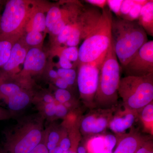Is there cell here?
<instances>
[{"instance_id":"44","label":"cell","mask_w":153,"mask_h":153,"mask_svg":"<svg viewBox=\"0 0 153 153\" xmlns=\"http://www.w3.org/2000/svg\"><path fill=\"white\" fill-rule=\"evenodd\" d=\"M148 1H146V0H139V1H134V2L135 3V4H138L140 5L143 6L145 4H146L147 2Z\"/></svg>"},{"instance_id":"46","label":"cell","mask_w":153,"mask_h":153,"mask_svg":"<svg viewBox=\"0 0 153 153\" xmlns=\"http://www.w3.org/2000/svg\"><path fill=\"white\" fill-rule=\"evenodd\" d=\"M63 151L59 146L56 147V153H63Z\"/></svg>"},{"instance_id":"19","label":"cell","mask_w":153,"mask_h":153,"mask_svg":"<svg viewBox=\"0 0 153 153\" xmlns=\"http://www.w3.org/2000/svg\"><path fill=\"white\" fill-rule=\"evenodd\" d=\"M141 118L146 126L148 128L152 127L153 121V102L145 106L142 109Z\"/></svg>"},{"instance_id":"47","label":"cell","mask_w":153,"mask_h":153,"mask_svg":"<svg viewBox=\"0 0 153 153\" xmlns=\"http://www.w3.org/2000/svg\"><path fill=\"white\" fill-rule=\"evenodd\" d=\"M100 153H113L112 151L110 150L107 149H105L102 152Z\"/></svg>"},{"instance_id":"40","label":"cell","mask_w":153,"mask_h":153,"mask_svg":"<svg viewBox=\"0 0 153 153\" xmlns=\"http://www.w3.org/2000/svg\"><path fill=\"white\" fill-rule=\"evenodd\" d=\"M150 151L147 147L143 146L139 148L135 153H149Z\"/></svg>"},{"instance_id":"12","label":"cell","mask_w":153,"mask_h":153,"mask_svg":"<svg viewBox=\"0 0 153 153\" xmlns=\"http://www.w3.org/2000/svg\"><path fill=\"white\" fill-rule=\"evenodd\" d=\"M108 125V120L103 117H97L89 115L83 119L81 123L83 131L87 133H100L104 130Z\"/></svg>"},{"instance_id":"28","label":"cell","mask_w":153,"mask_h":153,"mask_svg":"<svg viewBox=\"0 0 153 153\" xmlns=\"http://www.w3.org/2000/svg\"><path fill=\"white\" fill-rule=\"evenodd\" d=\"M123 0H108L107 6L110 10L114 13L117 17H120L121 6Z\"/></svg>"},{"instance_id":"14","label":"cell","mask_w":153,"mask_h":153,"mask_svg":"<svg viewBox=\"0 0 153 153\" xmlns=\"http://www.w3.org/2000/svg\"><path fill=\"white\" fill-rule=\"evenodd\" d=\"M138 22L147 34L153 36V1H148L143 6Z\"/></svg>"},{"instance_id":"39","label":"cell","mask_w":153,"mask_h":153,"mask_svg":"<svg viewBox=\"0 0 153 153\" xmlns=\"http://www.w3.org/2000/svg\"><path fill=\"white\" fill-rule=\"evenodd\" d=\"M44 101L47 103L55 102V100L52 96L49 94H46L44 96Z\"/></svg>"},{"instance_id":"26","label":"cell","mask_w":153,"mask_h":153,"mask_svg":"<svg viewBox=\"0 0 153 153\" xmlns=\"http://www.w3.org/2000/svg\"><path fill=\"white\" fill-rule=\"evenodd\" d=\"M71 98V94L66 89L58 88L55 92V100L61 104L66 103Z\"/></svg>"},{"instance_id":"37","label":"cell","mask_w":153,"mask_h":153,"mask_svg":"<svg viewBox=\"0 0 153 153\" xmlns=\"http://www.w3.org/2000/svg\"><path fill=\"white\" fill-rule=\"evenodd\" d=\"M59 140L60 136L56 132L52 131L49 134L48 137V142L52 143L57 145Z\"/></svg>"},{"instance_id":"18","label":"cell","mask_w":153,"mask_h":153,"mask_svg":"<svg viewBox=\"0 0 153 153\" xmlns=\"http://www.w3.org/2000/svg\"><path fill=\"white\" fill-rule=\"evenodd\" d=\"M12 43L7 40H0V67L7 63L10 56Z\"/></svg>"},{"instance_id":"35","label":"cell","mask_w":153,"mask_h":153,"mask_svg":"<svg viewBox=\"0 0 153 153\" xmlns=\"http://www.w3.org/2000/svg\"><path fill=\"white\" fill-rule=\"evenodd\" d=\"M29 153H49L46 145L43 143H40L36 148Z\"/></svg>"},{"instance_id":"24","label":"cell","mask_w":153,"mask_h":153,"mask_svg":"<svg viewBox=\"0 0 153 153\" xmlns=\"http://www.w3.org/2000/svg\"><path fill=\"white\" fill-rule=\"evenodd\" d=\"M61 55L71 62H75L79 60V49L76 47H67L62 50Z\"/></svg>"},{"instance_id":"50","label":"cell","mask_w":153,"mask_h":153,"mask_svg":"<svg viewBox=\"0 0 153 153\" xmlns=\"http://www.w3.org/2000/svg\"><path fill=\"white\" fill-rule=\"evenodd\" d=\"M149 153H153L152 152V151H150L149 152Z\"/></svg>"},{"instance_id":"36","label":"cell","mask_w":153,"mask_h":153,"mask_svg":"<svg viewBox=\"0 0 153 153\" xmlns=\"http://www.w3.org/2000/svg\"><path fill=\"white\" fill-rule=\"evenodd\" d=\"M71 144L70 140L68 138H65L60 142L59 147L63 151L66 152L71 147Z\"/></svg>"},{"instance_id":"15","label":"cell","mask_w":153,"mask_h":153,"mask_svg":"<svg viewBox=\"0 0 153 153\" xmlns=\"http://www.w3.org/2000/svg\"><path fill=\"white\" fill-rule=\"evenodd\" d=\"M135 120V116L131 113L127 114L123 117L114 118L110 123V128L115 132H123L132 126Z\"/></svg>"},{"instance_id":"10","label":"cell","mask_w":153,"mask_h":153,"mask_svg":"<svg viewBox=\"0 0 153 153\" xmlns=\"http://www.w3.org/2000/svg\"><path fill=\"white\" fill-rule=\"evenodd\" d=\"M46 55L43 51L37 48H32L27 52L24 62V68L27 71H41L46 63Z\"/></svg>"},{"instance_id":"49","label":"cell","mask_w":153,"mask_h":153,"mask_svg":"<svg viewBox=\"0 0 153 153\" xmlns=\"http://www.w3.org/2000/svg\"><path fill=\"white\" fill-rule=\"evenodd\" d=\"M49 153H56V148L49 150Z\"/></svg>"},{"instance_id":"48","label":"cell","mask_w":153,"mask_h":153,"mask_svg":"<svg viewBox=\"0 0 153 153\" xmlns=\"http://www.w3.org/2000/svg\"><path fill=\"white\" fill-rule=\"evenodd\" d=\"M63 153H76V152H74V151L71 150H68L66 152H63Z\"/></svg>"},{"instance_id":"38","label":"cell","mask_w":153,"mask_h":153,"mask_svg":"<svg viewBox=\"0 0 153 153\" xmlns=\"http://www.w3.org/2000/svg\"><path fill=\"white\" fill-rule=\"evenodd\" d=\"M55 84L56 86L60 89H66L68 85L65 80L60 77L57 78L55 82Z\"/></svg>"},{"instance_id":"2","label":"cell","mask_w":153,"mask_h":153,"mask_svg":"<svg viewBox=\"0 0 153 153\" xmlns=\"http://www.w3.org/2000/svg\"><path fill=\"white\" fill-rule=\"evenodd\" d=\"M112 17L106 6L95 27L78 49L80 63L102 64L111 42Z\"/></svg>"},{"instance_id":"13","label":"cell","mask_w":153,"mask_h":153,"mask_svg":"<svg viewBox=\"0 0 153 153\" xmlns=\"http://www.w3.org/2000/svg\"><path fill=\"white\" fill-rule=\"evenodd\" d=\"M27 52L19 43H16L12 47L10 56L7 63L3 66L4 71H10L24 63Z\"/></svg>"},{"instance_id":"4","label":"cell","mask_w":153,"mask_h":153,"mask_svg":"<svg viewBox=\"0 0 153 153\" xmlns=\"http://www.w3.org/2000/svg\"><path fill=\"white\" fill-rule=\"evenodd\" d=\"M118 94L125 106L133 111L140 110L153 100V74L144 76H126L120 79Z\"/></svg>"},{"instance_id":"32","label":"cell","mask_w":153,"mask_h":153,"mask_svg":"<svg viewBox=\"0 0 153 153\" xmlns=\"http://www.w3.org/2000/svg\"><path fill=\"white\" fill-rule=\"evenodd\" d=\"M85 2L99 8L104 9L107 6L106 0H86Z\"/></svg>"},{"instance_id":"31","label":"cell","mask_w":153,"mask_h":153,"mask_svg":"<svg viewBox=\"0 0 153 153\" xmlns=\"http://www.w3.org/2000/svg\"><path fill=\"white\" fill-rule=\"evenodd\" d=\"M59 63L60 68L64 69H71L73 67V64L71 62L62 55H60Z\"/></svg>"},{"instance_id":"21","label":"cell","mask_w":153,"mask_h":153,"mask_svg":"<svg viewBox=\"0 0 153 153\" xmlns=\"http://www.w3.org/2000/svg\"><path fill=\"white\" fill-rule=\"evenodd\" d=\"M57 71L58 76L65 80L68 85L74 84L76 76V72L74 69L60 68Z\"/></svg>"},{"instance_id":"43","label":"cell","mask_w":153,"mask_h":153,"mask_svg":"<svg viewBox=\"0 0 153 153\" xmlns=\"http://www.w3.org/2000/svg\"><path fill=\"white\" fill-rule=\"evenodd\" d=\"M5 118H7V115L4 112V111L0 108V120L4 119Z\"/></svg>"},{"instance_id":"30","label":"cell","mask_w":153,"mask_h":153,"mask_svg":"<svg viewBox=\"0 0 153 153\" xmlns=\"http://www.w3.org/2000/svg\"><path fill=\"white\" fill-rule=\"evenodd\" d=\"M105 149L112 151L117 143V139L112 134H108L104 138Z\"/></svg>"},{"instance_id":"1","label":"cell","mask_w":153,"mask_h":153,"mask_svg":"<svg viewBox=\"0 0 153 153\" xmlns=\"http://www.w3.org/2000/svg\"><path fill=\"white\" fill-rule=\"evenodd\" d=\"M111 33L115 52L122 67L149 41L147 34L138 21L113 16Z\"/></svg>"},{"instance_id":"27","label":"cell","mask_w":153,"mask_h":153,"mask_svg":"<svg viewBox=\"0 0 153 153\" xmlns=\"http://www.w3.org/2000/svg\"><path fill=\"white\" fill-rule=\"evenodd\" d=\"M142 7V6L134 3V4L124 19L130 21H138Z\"/></svg>"},{"instance_id":"3","label":"cell","mask_w":153,"mask_h":153,"mask_svg":"<svg viewBox=\"0 0 153 153\" xmlns=\"http://www.w3.org/2000/svg\"><path fill=\"white\" fill-rule=\"evenodd\" d=\"M121 67L111 40L100 70L98 87L94 99L95 104L110 106L117 101Z\"/></svg>"},{"instance_id":"8","label":"cell","mask_w":153,"mask_h":153,"mask_svg":"<svg viewBox=\"0 0 153 153\" xmlns=\"http://www.w3.org/2000/svg\"><path fill=\"white\" fill-rule=\"evenodd\" d=\"M102 64L80 63L77 81L80 97L87 104L94 102Z\"/></svg>"},{"instance_id":"33","label":"cell","mask_w":153,"mask_h":153,"mask_svg":"<svg viewBox=\"0 0 153 153\" xmlns=\"http://www.w3.org/2000/svg\"><path fill=\"white\" fill-rule=\"evenodd\" d=\"M56 106L55 102L47 103L44 108V111L46 114L49 117H52L55 115Z\"/></svg>"},{"instance_id":"34","label":"cell","mask_w":153,"mask_h":153,"mask_svg":"<svg viewBox=\"0 0 153 153\" xmlns=\"http://www.w3.org/2000/svg\"><path fill=\"white\" fill-rule=\"evenodd\" d=\"M67 113V109L66 107L62 104L57 105L56 106L55 115L58 117H63Z\"/></svg>"},{"instance_id":"17","label":"cell","mask_w":153,"mask_h":153,"mask_svg":"<svg viewBox=\"0 0 153 153\" xmlns=\"http://www.w3.org/2000/svg\"><path fill=\"white\" fill-rule=\"evenodd\" d=\"M64 15V10L60 9L57 6L52 7L47 13L46 16V27L49 31L63 18Z\"/></svg>"},{"instance_id":"25","label":"cell","mask_w":153,"mask_h":153,"mask_svg":"<svg viewBox=\"0 0 153 153\" xmlns=\"http://www.w3.org/2000/svg\"><path fill=\"white\" fill-rule=\"evenodd\" d=\"M73 24L70 23L66 25L57 35V41L59 44H66L71 34Z\"/></svg>"},{"instance_id":"9","label":"cell","mask_w":153,"mask_h":153,"mask_svg":"<svg viewBox=\"0 0 153 153\" xmlns=\"http://www.w3.org/2000/svg\"><path fill=\"white\" fill-rule=\"evenodd\" d=\"M126 76H144L153 74V41L140 48L131 60L122 67Z\"/></svg>"},{"instance_id":"42","label":"cell","mask_w":153,"mask_h":153,"mask_svg":"<svg viewBox=\"0 0 153 153\" xmlns=\"http://www.w3.org/2000/svg\"><path fill=\"white\" fill-rule=\"evenodd\" d=\"M46 146H47V149H48V150H50L55 149V148L57 146V145L52 143L48 142L47 145H46Z\"/></svg>"},{"instance_id":"6","label":"cell","mask_w":153,"mask_h":153,"mask_svg":"<svg viewBox=\"0 0 153 153\" xmlns=\"http://www.w3.org/2000/svg\"><path fill=\"white\" fill-rule=\"evenodd\" d=\"M102 13V10L89 5L82 7L72 25V30L66 44L67 47H76L95 27Z\"/></svg>"},{"instance_id":"11","label":"cell","mask_w":153,"mask_h":153,"mask_svg":"<svg viewBox=\"0 0 153 153\" xmlns=\"http://www.w3.org/2000/svg\"><path fill=\"white\" fill-rule=\"evenodd\" d=\"M142 139L136 133L129 134L122 139L113 153H135L140 147Z\"/></svg>"},{"instance_id":"7","label":"cell","mask_w":153,"mask_h":153,"mask_svg":"<svg viewBox=\"0 0 153 153\" xmlns=\"http://www.w3.org/2000/svg\"><path fill=\"white\" fill-rule=\"evenodd\" d=\"M25 1L10 0L6 4L0 19V40H5L22 26L27 15Z\"/></svg>"},{"instance_id":"41","label":"cell","mask_w":153,"mask_h":153,"mask_svg":"<svg viewBox=\"0 0 153 153\" xmlns=\"http://www.w3.org/2000/svg\"><path fill=\"white\" fill-rule=\"evenodd\" d=\"M49 75L51 78H54V79H57L58 78V75L57 74V71L54 70H51L49 71Z\"/></svg>"},{"instance_id":"5","label":"cell","mask_w":153,"mask_h":153,"mask_svg":"<svg viewBox=\"0 0 153 153\" xmlns=\"http://www.w3.org/2000/svg\"><path fill=\"white\" fill-rule=\"evenodd\" d=\"M21 125L7 135L2 153H29L41 143L42 123L30 120Z\"/></svg>"},{"instance_id":"23","label":"cell","mask_w":153,"mask_h":153,"mask_svg":"<svg viewBox=\"0 0 153 153\" xmlns=\"http://www.w3.org/2000/svg\"><path fill=\"white\" fill-rule=\"evenodd\" d=\"M43 39L41 33L31 30L27 34L26 42L30 46H36L40 44Z\"/></svg>"},{"instance_id":"22","label":"cell","mask_w":153,"mask_h":153,"mask_svg":"<svg viewBox=\"0 0 153 153\" xmlns=\"http://www.w3.org/2000/svg\"><path fill=\"white\" fill-rule=\"evenodd\" d=\"M89 150L91 153H100L105 149L104 138L97 137L94 138L89 143Z\"/></svg>"},{"instance_id":"29","label":"cell","mask_w":153,"mask_h":153,"mask_svg":"<svg viewBox=\"0 0 153 153\" xmlns=\"http://www.w3.org/2000/svg\"><path fill=\"white\" fill-rule=\"evenodd\" d=\"M134 4V1L123 0L121 6L120 18L123 19H125Z\"/></svg>"},{"instance_id":"20","label":"cell","mask_w":153,"mask_h":153,"mask_svg":"<svg viewBox=\"0 0 153 153\" xmlns=\"http://www.w3.org/2000/svg\"><path fill=\"white\" fill-rule=\"evenodd\" d=\"M46 28V16L43 13L38 12L33 18L32 30L41 33Z\"/></svg>"},{"instance_id":"45","label":"cell","mask_w":153,"mask_h":153,"mask_svg":"<svg viewBox=\"0 0 153 153\" xmlns=\"http://www.w3.org/2000/svg\"><path fill=\"white\" fill-rule=\"evenodd\" d=\"M77 153H86L85 148L82 146L79 147L77 149Z\"/></svg>"},{"instance_id":"16","label":"cell","mask_w":153,"mask_h":153,"mask_svg":"<svg viewBox=\"0 0 153 153\" xmlns=\"http://www.w3.org/2000/svg\"><path fill=\"white\" fill-rule=\"evenodd\" d=\"M8 106L11 110L19 111L27 106L30 101V96L21 91L7 100Z\"/></svg>"}]
</instances>
